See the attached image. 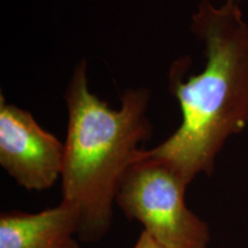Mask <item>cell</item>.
<instances>
[{"label": "cell", "instance_id": "cell-1", "mask_svg": "<svg viewBox=\"0 0 248 248\" xmlns=\"http://www.w3.org/2000/svg\"><path fill=\"white\" fill-rule=\"evenodd\" d=\"M241 1L198 5L190 30L203 44L204 68L186 77L190 55L172 62L168 89L181 107L182 122L157 146L142 150L145 156L169 164L188 185L198 175H212L229 139L248 126V23Z\"/></svg>", "mask_w": 248, "mask_h": 248}, {"label": "cell", "instance_id": "cell-2", "mask_svg": "<svg viewBox=\"0 0 248 248\" xmlns=\"http://www.w3.org/2000/svg\"><path fill=\"white\" fill-rule=\"evenodd\" d=\"M68 109L62 201L78 216V237L97 241L109 231L122 179L152 136L151 91L129 89L119 109L89 89L88 61L77 62L64 93Z\"/></svg>", "mask_w": 248, "mask_h": 248}, {"label": "cell", "instance_id": "cell-3", "mask_svg": "<svg viewBox=\"0 0 248 248\" xmlns=\"http://www.w3.org/2000/svg\"><path fill=\"white\" fill-rule=\"evenodd\" d=\"M142 150L124 175L117 206L166 248H208V223L186 206L187 183L169 164L145 156Z\"/></svg>", "mask_w": 248, "mask_h": 248}, {"label": "cell", "instance_id": "cell-4", "mask_svg": "<svg viewBox=\"0 0 248 248\" xmlns=\"http://www.w3.org/2000/svg\"><path fill=\"white\" fill-rule=\"evenodd\" d=\"M64 142L37 123L32 114L0 95V164L28 191H44L61 177Z\"/></svg>", "mask_w": 248, "mask_h": 248}, {"label": "cell", "instance_id": "cell-5", "mask_svg": "<svg viewBox=\"0 0 248 248\" xmlns=\"http://www.w3.org/2000/svg\"><path fill=\"white\" fill-rule=\"evenodd\" d=\"M78 216L61 201L38 213L9 210L0 215V248H80Z\"/></svg>", "mask_w": 248, "mask_h": 248}, {"label": "cell", "instance_id": "cell-6", "mask_svg": "<svg viewBox=\"0 0 248 248\" xmlns=\"http://www.w3.org/2000/svg\"><path fill=\"white\" fill-rule=\"evenodd\" d=\"M133 248H166L163 245H161L159 241L155 240L150 233L142 230L139 235L138 240L136 241V245Z\"/></svg>", "mask_w": 248, "mask_h": 248}]
</instances>
